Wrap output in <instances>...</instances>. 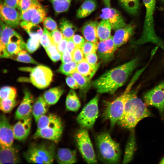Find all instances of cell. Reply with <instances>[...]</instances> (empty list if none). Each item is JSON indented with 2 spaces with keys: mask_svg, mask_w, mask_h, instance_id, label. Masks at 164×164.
Masks as SVG:
<instances>
[{
  "mask_svg": "<svg viewBox=\"0 0 164 164\" xmlns=\"http://www.w3.org/2000/svg\"><path fill=\"white\" fill-rule=\"evenodd\" d=\"M138 89L132 90L129 93L125 102L123 114H132L141 121L150 116L151 113L145 103L138 97Z\"/></svg>",
  "mask_w": 164,
  "mask_h": 164,
  "instance_id": "cell-9",
  "label": "cell"
},
{
  "mask_svg": "<svg viewBox=\"0 0 164 164\" xmlns=\"http://www.w3.org/2000/svg\"><path fill=\"white\" fill-rule=\"evenodd\" d=\"M24 93L23 99L15 112V117L17 120L32 113L34 97L27 89L24 90Z\"/></svg>",
  "mask_w": 164,
  "mask_h": 164,
  "instance_id": "cell-17",
  "label": "cell"
},
{
  "mask_svg": "<svg viewBox=\"0 0 164 164\" xmlns=\"http://www.w3.org/2000/svg\"><path fill=\"white\" fill-rule=\"evenodd\" d=\"M68 40L67 39L64 38L57 45L58 50L61 54L66 50Z\"/></svg>",
  "mask_w": 164,
  "mask_h": 164,
  "instance_id": "cell-56",
  "label": "cell"
},
{
  "mask_svg": "<svg viewBox=\"0 0 164 164\" xmlns=\"http://www.w3.org/2000/svg\"><path fill=\"white\" fill-rule=\"evenodd\" d=\"M161 1L163 5V8L164 9V0H161Z\"/></svg>",
  "mask_w": 164,
  "mask_h": 164,
  "instance_id": "cell-62",
  "label": "cell"
},
{
  "mask_svg": "<svg viewBox=\"0 0 164 164\" xmlns=\"http://www.w3.org/2000/svg\"><path fill=\"white\" fill-rule=\"evenodd\" d=\"M19 0H4V3L6 5L16 9L17 7Z\"/></svg>",
  "mask_w": 164,
  "mask_h": 164,
  "instance_id": "cell-58",
  "label": "cell"
},
{
  "mask_svg": "<svg viewBox=\"0 0 164 164\" xmlns=\"http://www.w3.org/2000/svg\"><path fill=\"white\" fill-rule=\"evenodd\" d=\"M98 23L97 21H89L83 25L81 32L86 41L98 43L97 28Z\"/></svg>",
  "mask_w": 164,
  "mask_h": 164,
  "instance_id": "cell-21",
  "label": "cell"
},
{
  "mask_svg": "<svg viewBox=\"0 0 164 164\" xmlns=\"http://www.w3.org/2000/svg\"><path fill=\"white\" fill-rule=\"evenodd\" d=\"M70 76L76 80L79 86V88L81 90L85 91L89 86L90 81L77 71Z\"/></svg>",
  "mask_w": 164,
  "mask_h": 164,
  "instance_id": "cell-41",
  "label": "cell"
},
{
  "mask_svg": "<svg viewBox=\"0 0 164 164\" xmlns=\"http://www.w3.org/2000/svg\"><path fill=\"white\" fill-rule=\"evenodd\" d=\"M40 43L44 49L47 48L52 43L49 32L44 27L43 33L40 39Z\"/></svg>",
  "mask_w": 164,
  "mask_h": 164,
  "instance_id": "cell-46",
  "label": "cell"
},
{
  "mask_svg": "<svg viewBox=\"0 0 164 164\" xmlns=\"http://www.w3.org/2000/svg\"><path fill=\"white\" fill-rule=\"evenodd\" d=\"M99 95H97L83 108L77 118V121L81 128L92 129L99 114Z\"/></svg>",
  "mask_w": 164,
  "mask_h": 164,
  "instance_id": "cell-7",
  "label": "cell"
},
{
  "mask_svg": "<svg viewBox=\"0 0 164 164\" xmlns=\"http://www.w3.org/2000/svg\"><path fill=\"white\" fill-rule=\"evenodd\" d=\"M0 43L6 46L11 38L18 33L11 27L1 21Z\"/></svg>",
  "mask_w": 164,
  "mask_h": 164,
  "instance_id": "cell-32",
  "label": "cell"
},
{
  "mask_svg": "<svg viewBox=\"0 0 164 164\" xmlns=\"http://www.w3.org/2000/svg\"><path fill=\"white\" fill-rule=\"evenodd\" d=\"M145 104L157 108L163 119L164 117V81L147 92L143 96Z\"/></svg>",
  "mask_w": 164,
  "mask_h": 164,
  "instance_id": "cell-10",
  "label": "cell"
},
{
  "mask_svg": "<svg viewBox=\"0 0 164 164\" xmlns=\"http://www.w3.org/2000/svg\"><path fill=\"white\" fill-rule=\"evenodd\" d=\"M72 38L76 47L82 49L85 41L84 38L77 34H74Z\"/></svg>",
  "mask_w": 164,
  "mask_h": 164,
  "instance_id": "cell-53",
  "label": "cell"
},
{
  "mask_svg": "<svg viewBox=\"0 0 164 164\" xmlns=\"http://www.w3.org/2000/svg\"><path fill=\"white\" fill-rule=\"evenodd\" d=\"M0 14L1 21L11 27H17L20 24V15L15 9L1 4Z\"/></svg>",
  "mask_w": 164,
  "mask_h": 164,
  "instance_id": "cell-16",
  "label": "cell"
},
{
  "mask_svg": "<svg viewBox=\"0 0 164 164\" xmlns=\"http://www.w3.org/2000/svg\"><path fill=\"white\" fill-rule=\"evenodd\" d=\"M100 17L102 19L107 21L112 29L115 30L127 25L120 12L116 9L111 7H106L103 9Z\"/></svg>",
  "mask_w": 164,
  "mask_h": 164,
  "instance_id": "cell-11",
  "label": "cell"
},
{
  "mask_svg": "<svg viewBox=\"0 0 164 164\" xmlns=\"http://www.w3.org/2000/svg\"><path fill=\"white\" fill-rule=\"evenodd\" d=\"M15 139L12 127L4 114L0 117V145L11 146Z\"/></svg>",
  "mask_w": 164,
  "mask_h": 164,
  "instance_id": "cell-14",
  "label": "cell"
},
{
  "mask_svg": "<svg viewBox=\"0 0 164 164\" xmlns=\"http://www.w3.org/2000/svg\"><path fill=\"white\" fill-rule=\"evenodd\" d=\"M55 153L53 143L43 142L31 144L23 155L29 163L49 164L53 163Z\"/></svg>",
  "mask_w": 164,
  "mask_h": 164,
  "instance_id": "cell-5",
  "label": "cell"
},
{
  "mask_svg": "<svg viewBox=\"0 0 164 164\" xmlns=\"http://www.w3.org/2000/svg\"><path fill=\"white\" fill-rule=\"evenodd\" d=\"M0 164H17L20 159L17 150L12 146L0 145Z\"/></svg>",
  "mask_w": 164,
  "mask_h": 164,
  "instance_id": "cell-19",
  "label": "cell"
},
{
  "mask_svg": "<svg viewBox=\"0 0 164 164\" xmlns=\"http://www.w3.org/2000/svg\"><path fill=\"white\" fill-rule=\"evenodd\" d=\"M49 105L42 96L35 101L33 106L32 114L36 123L41 117L47 113Z\"/></svg>",
  "mask_w": 164,
  "mask_h": 164,
  "instance_id": "cell-22",
  "label": "cell"
},
{
  "mask_svg": "<svg viewBox=\"0 0 164 164\" xmlns=\"http://www.w3.org/2000/svg\"><path fill=\"white\" fill-rule=\"evenodd\" d=\"M135 148L136 142L135 133L133 131L131 132L126 145L122 163H128L131 161L134 156Z\"/></svg>",
  "mask_w": 164,
  "mask_h": 164,
  "instance_id": "cell-26",
  "label": "cell"
},
{
  "mask_svg": "<svg viewBox=\"0 0 164 164\" xmlns=\"http://www.w3.org/2000/svg\"><path fill=\"white\" fill-rule=\"evenodd\" d=\"M59 27L64 38L68 39L71 38L77 30V28L73 24L65 19L60 21Z\"/></svg>",
  "mask_w": 164,
  "mask_h": 164,
  "instance_id": "cell-30",
  "label": "cell"
},
{
  "mask_svg": "<svg viewBox=\"0 0 164 164\" xmlns=\"http://www.w3.org/2000/svg\"><path fill=\"white\" fill-rule=\"evenodd\" d=\"M42 7L39 3L27 10L20 12V20L22 21L30 22L39 10Z\"/></svg>",
  "mask_w": 164,
  "mask_h": 164,
  "instance_id": "cell-35",
  "label": "cell"
},
{
  "mask_svg": "<svg viewBox=\"0 0 164 164\" xmlns=\"http://www.w3.org/2000/svg\"><path fill=\"white\" fill-rule=\"evenodd\" d=\"M17 91L14 87L5 86L2 87L0 91V100L15 99Z\"/></svg>",
  "mask_w": 164,
  "mask_h": 164,
  "instance_id": "cell-38",
  "label": "cell"
},
{
  "mask_svg": "<svg viewBox=\"0 0 164 164\" xmlns=\"http://www.w3.org/2000/svg\"><path fill=\"white\" fill-rule=\"evenodd\" d=\"M0 57L2 58H8L10 55L7 51L6 46L0 43Z\"/></svg>",
  "mask_w": 164,
  "mask_h": 164,
  "instance_id": "cell-57",
  "label": "cell"
},
{
  "mask_svg": "<svg viewBox=\"0 0 164 164\" xmlns=\"http://www.w3.org/2000/svg\"><path fill=\"white\" fill-rule=\"evenodd\" d=\"M104 4L106 7H111V0H102Z\"/></svg>",
  "mask_w": 164,
  "mask_h": 164,
  "instance_id": "cell-60",
  "label": "cell"
},
{
  "mask_svg": "<svg viewBox=\"0 0 164 164\" xmlns=\"http://www.w3.org/2000/svg\"><path fill=\"white\" fill-rule=\"evenodd\" d=\"M43 21L44 27L49 30L52 31L58 29L56 22L51 17H48L46 18Z\"/></svg>",
  "mask_w": 164,
  "mask_h": 164,
  "instance_id": "cell-50",
  "label": "cell"
},
{
  "mask_svg": "<svg viewBox=\"0 0 164 164\" xmlns=\"http://www.w3.org/2000/svg\"><path fill=\"white\" fill-rule=\"evenodd\" d=\"M96 156L104 164L118 163L121 157V150L118 143L111 138L108 131L97 135L95 138Z\"/></svg>",
  "mask_w": 164,
  "mask_h": 164,
  "instance_id": "cell-3",
  "label": "cell"
},
{
  "mask_svg": "<svg viewBox=\"0 0 164 164\" xmlns=\"http://www.w3.org/2000/svg\"><path fill=\"white\" fill-rule=\"evenodd\" d=\"M139 62V58H135L107 71L92 82L93 86L99 93L114 94L126 83Z\"/></svg>",
  "mask_w": 164,
  "mask_h": 164,
  "instance_id": "cell-1",
  "label": "cell"
},
{
  "mask_svg": "<svg viewBox=\"0 0 164 164\" xmlns=\"http://www.w3.org/2000/svg\"><path fill=\"white\" fill-rule=\"evenodd\" d=\"M76 48L72 38L68 39L66 50L72 53Z\"/></svg>",
  "mask_w": 164,
  "mask_h": 164,
  "instance_id": "cell-59",
  "label": "cell"
},
{
  "mask_svg": "<svg viewBox=\"0 0 164 164\" xmlns=\"http://www.w3.org/2000/svg\"><path fill=\"white\" fill-rule=\"evenodd\" d=\"M97 7L95 0H85L77 10L76 16L80 19L86 17L92 13Z\"/></svg>",
  "mask_w": 164,
  "mask_h": 164,
  "instance_id": "cell-27",
  "label": "cell"
},
{
  "mask_svg": "<svg viewBox=\"0 0 164 164\" xmlns=\"http://www.w3.org/2000/svg\"><path fill=\"white\" fill-rule=\"evenodd\" d=\"M19 69L30 73L29 80L38 88L43 89L47 87L52 81L53 72L46 66L39 65L34 67H21Z\"/></svg>",
  "mask_w": 164,
  "mask_h": 164,
  "instance_id": "cell-8",
  "label": "cell"
},
{
  "mask_svg": "<svg viewBox=\"0 0 164 164\" xmlns=\"http://www.w3.org/2000/svg\"><path fill=\"white\" fill-rule=\"evenodd\" d=\"M61 60L63 63H67L73 61L72 53L66 50L61 54Z\"/></svg>",
  "mask_w": 164,
  "mask_h": 164,
  "instance_id": "cell-55",
  "label": "cell"
},
{
  "mask_svg": "<svg viewBox=\"0 0 164 164\" xmlns=\"http://www.w3.org/2000/svg\"><path fill=\"white\" fill-rule=\"evenodd\" d=\"M57 162L59 164H70L77 162V151L66 148H60L56 155Z\"/></svg>",
  "mask_w": 164,
  "mask_h": 164,
  "instance_id": "cell-20",
  "label": "cell"
},
{
  "mask_svg": "<svg viewBox=\"0 0 164 164\" xmlns=\"http://www.w3.org/2000/svg\"><path fill=\"white\" fill-rule=\"evenodd\" d=\"M37 0V1H41L42 0Z\"/></svg>",
  "mask_w": 164,
  "mask_h": 164,
  "instance_id": "cell-63",
  "label": "cell"
},
{
  "mask_svg": "<svg viewBox=\"0 0 164 164\" xmlns=\"http://www.w3.org/2000/svg\"><path fill=\"white\" fill-rule=\"evenodd\" d=\"M72 0H51L53 9L56 13L66 11L69 9Z\"/></svg>",
  "mask_w": 164,
  "mask_h": 164,
  "instance_id": "cell-37",
  "label": "cell"
},
{
  "mask_svg": "<svg viewBox=\"0 0 164 164\" xmlns=\"http://www.w3.org/2000/svg\"><path fill=\"white\" fill-rule=\"evenodd\" d=\"M46 11L43 7L41 8L30 22L33 24H38L43 21L46 18Z\"/></svg>",
  "mask_w": 164,
  "mask_h": 164,
  "instance_id": "cell-48",
  "label": "cell"
},
{
  "mask_svg": "<svg viewBox=\"0 0 164 164\" xmlns=\"http://www.w3.org/2000/svg\"><path fill=\"white\" fill-rule=\"evenodd\" d=\"M75 139L79 152L85 161L88 164L98 163L87 129L81 127L78 129L75 133Z\"/></svg>",
  "mask_w": 164,
  "mask_h": 164,
  "instance_id": "cell-6",
  "label": "cell"
},
{
  "mask_svg": "<svg viewBox=\"0 0 164 164\" xmlns=\"http://www.w3.org/2000/svg\"><path fill=\"white\" fill-rule=\"evenodd\" d=\"M64 92V89L61 87H57L46 91L42 96L49 105H52L58 102Z\"/></svg>",
  "mask_w": 164,
  "mask_h": 164,
  "instance_id": "cell-25",
  "label": "cell"
},
{
  "mask_svg": "<svg viewBox=\"0 0 164 164\" xmlns=\"http://www.w3.org/2000/svg\"><path fill=\"white\" fill-rule=\"evenodd\" d=\"M49 34L52 43L57 45L64 38L60 31L58 29L49 32Z\"/></svg>",
  "mask_w": 164,
  "mask_h": 164,
  "instance_id": "cell-49",
  "label": "cell"
},
{
  "mask_svg": "<svg viewBox=\"0 0 164 164\" xmlns=\"http://www.w3.org/2000/svg\"><path fill=\"white\" fill-rule=\"evenodd\" d=\"M145 8V13L142 34L139 38L132 43L136 46L147 43L156 44L164 50V44L157 36L155 27L154 14L155 7V0H142Z\"/></svg>",
  "mask_w": 164,
  "mask_h": 164,
  "instance_id": "cell-4",
  "label": "cell"
},
{
  "mask_svg": "<svg viewBox=\"0 0 164 164\" xmlns=\"http://www.w3.org/2000/svg\"><path fill=\"white\" fill-rule=\"evenodd\" d=\"M66 81L67 85L71 89H77L79 88L77 81L71 76H67L66 78Z\"/></svg>",
  "mask_w": 164,
  "mask_h": 164,
  "instance_id": "cell-54",
  "label": "cell"
},
{
  "mask_svg": "<svg viewBox=\"0 0 164 164\" xmlns=\"http://www.w3.org/2000/svg\"><path fill=\"white\" fill-rule=\"evenodd\" d=\"M117 49L114 43L113 36H111L108 39L98 43V56L102 61L108 62L113 58L114 53Z\"/></svg>",
  "mask_w": 164,
  "mask_h": 164,
  "instance_id": "cell-15",
  "label": "cell"
},
{
  "mask_svg": "<svg viewBox=\"0 0 164 164\" xmlns=\"http://www.w3.org/2000/svg\"><path fill=\"white\" fill-rule=\"evenodd\" d=\"M73 60L77 63L85 58V56L82 49L76 48L72 53Z\"/></svg>",
  "mask_w": 164,
  "mask_h": 164,
  "instance_id": "cell-51",
  "label": "cell"
},
{
  "mask_svg": "<svg viewBox=\"0 0 164 164\" xmlns=\"http://www.w3.org/2000/svg\"><path fill=\"white\" fill-rule=\"evenodd\" d=\"M32 114L31 113L19 119L13 126L15 139L22 141L27 138L31 130Z\"/></svg>",
  "mask_w": 164,
  "mask_h": 164,
  "instance_id": "cell-12",
  "label": "cell"
},
{
  "mask_svg": "<svg viewBox=\"0 0 164 164\" xmlns=\"http://www.w3.org/2000/svg\"><path fill=\"white\" fill-rule=\"evenodd\" d=\"M21 27L28 33L30 38L40 40L43 31L40 26L30 22L22 21L20 23Z\"/></svg>",
  "mask_w": 164,
  "mask_h": 164,
  "instance_id": "cell-29",
  "label": "cell"
},
{
  "mask_svg": "<svg viewBox=\"0 0 164 164\" xmlns=\"http://www.w3.org/2000/svg\"><path fill=\"white\" fill-rule=\"evenodd\" d=\"M6 48L11 56L18 53L26 48V44L23 41L20 42H11L7 45Z\"/></svg>",
  "mask_w": 164,
  "mask_h": 164,
  "instance_id": "cell-39",
  "label": "cell"
},
{
  "mask_svg": "<svg viewBox=\"0 0 164 164\" xmlns=\"http://www.w3.org/2000/svg\"><path fill=\"white\" fill-rule=\"evenodd\" d=\"M62 123L61 118L57 115L52 113L46 114L41 117L37 122L36 130Z\"/></svg>",
  "mask_w": 164,
  "mask_h": 164,
  "instance_id": "cell-23",
  "label": "cell"
},
{
  "mask_svg": "<svg viewBox=\"0 0 164 164\" xmlns=\"http://www.w3.org/2000/svg\"><path fill=\"white\" fill-rule=\"evenodd\" d=\"M135 29V25L131 23L115 30L114 34L113 36V39L117 49L125 44L130 39L133 35Z\"/></svg>",
  "mask_w": 164,
  "mask_h": 164,
  "instance_id": "cell-18",
  "label": "cell"
},
{
  "mask_svg": "<svg viewBox=\"0 0 164 164\" xmlns=\"http://www.w3.org/2000/svg\"><path fill=\"white\" fill-rule=\"evenodd\" d=\"M63 129V123L36 130L34 138H41L57 142L60 140Z\"/></svg>",
  "mask_w": 164,
  "mask_h": 164,
  "instance_id": "cell-13",
  "label": "cell"
},
{
  "mask_svg": "<svg viewBox=\"0 0 164 164\" xmlns=\"http://www.w3.org/2000/svg\"><path fill=\"white\" fill-rule=\"evenodd\" d=\"M45 49L49 57L53 61L57 62L61 59V54L58 51L56 45L52 43Z\"/></svg>",
  "mask_w": 164,
  "mask_h": 164,
  "instance_id": "cell-42",
  "label": "cell"
},
{
  "mask_svg": "<svg viewBox=\"0 0 164 164\" xmlns=\"http://www.w3.org/2000/svg\"><path fill=\"white\" fill-rule=\"evenodd\" d=\"M40 40L30 38L26 44V48L27 51L30 53L35 52L39 45Z\"/></svg>",
  "mask_w": 164,
  "mask_h": 164,
  "instance_id": "cell-47",
  "label": "cell"
},
{
  "mask_svg": "<svg viewBox=\"0 0 164 164\" xmlns=\"http://www.w3.org/2000/svg\"><path fill=\"white\" fill-rule=\"evenodd\" d=\"M17 102L15 99L0 100V109L4 113L10 112L16 105Z\"/></svg>",
  "mask_w": 164,
  "mask_h": 164,
  "instance_id": "cell-43",
  "label": "cell"
},
{
  "mask_svg": "<svg viewBox=\"0 0 164 164\" xmlns=\"http://www.w3.org/2000/svg\"><path fill=\"white\" fill-rule=\"evenodd\" d=\"M10 58L20 62L38 64L26 51L23 50L18 54L11 56Z\"/></svg>",
  "mask_w": 164,
  "mask_h": 164,
  "instance_id": "cell-40",
  "label": "cell"
},
{
  "mask_svg": "<svg viewBox=\"0 0 164 164\" xmlns=\"http://www.w3.org/2000/svg\"><path fill=\"white\" fill-rule=\"evenodd\" d=\"M112 28L109 22L106 20L102 19L98 24L97 32L100 41L106 40L111 36Z\"/></svg>",
  "mask_w": 164,
  "mask_h": 164,
  "instance_id": "cell-31",
  "label": "cell"
},
{
  "mask_svg": "<svg viewBox=\"0 0 164 164\" xmlns=\"http://www.w3.org/2000/svg\"><path fill=\"white\" fill-rule=\"evenodd\" d=\"M65 105L66 109L71 111L76 112L81 107V103L76 93L73 89H70L66 98Z\"/></svg>",
  "mask_w": 164,
  "mask_h": 164,
  "instance_id": "cell-28",
  "label": "cell"
},
{
  "mask_svg": "<svg viewBox=\"0 0 164 164\" xmlns=\"http://www.w3.org/2000/svg\"><path fill=\"white\" fill-rule=\"evenodd\" d=\"M39 3V1L36 0H19L17 8L21 12Z\"/></svg>",
  "mask_w": 164,
  "mask_h": 164,
  "instance_id": "cell-44",
  "label": "cell"
},
{
  "mask_svg": "<svg viewBox=\"0 0 164 164\" xmlns=\"http://www.w3.org/2000/svg\"><path fill=\"white\" fill-rule=\"evenodd\" d=\"M98 58L96 53H91L85 56L86 60L90 64L95 67L100 65V63H97Z\"/></svg>",
  "mask_w": 164,
  "mask_h": 164,
  "instance_id": "cell-52",
  "label": "cell"
},
{
  "mask_svg": "<svg viewBox=\"0 0 164 164\" xmlns=\"http://www.w3.org/2000/svg\"><path fill=\"white\" fill-rule=\"evenodd\" d=\"M160 162V163L164 164V157L162 159Z\"/></svg>",
  "mask_w": 164,
  "mask_h": 164,
  "instance_id": "cell-61",
  "label": "cell"
},
{
  "mask_svg": "<svg viewBox=\"0 0 164 164\" xmlns=\"http://www.w3.org/2000/svg\"><path fill=\"white\" fill-rule=\"evenodd\" d=\"M140 0H118L120 5L128 13L135 15L138 12Z\"/></svg>",
  "mask_w": 164,
  "mask_h": 164,
  "instance_id": "cell-33",
  "label": "cell"
},
{
  "mask_svg": "<svg viewBox=\"0 0 164 164\" xmlns=\"http://www.w3.org/2000/svg\"><path fill=\"white\" fill-rule=\"evenodd\" d=\"M140 121L134 114L128 113L124 114L117 123L123 128L128 129H132Z\"/></svg>",
  "mask_w": 164,
  "mask_h": 164,
  "instance_id": "cell-34",
  "label": "cell"
},
{
  "mask_svg": "<svg viewBox=\"0 0 164 164\" xmlns=\"http://www.w3.org/2000/svg\"><path fill=\"white\" fill-rule=\"evenodd\" d=\"M146 69V67H144L136 71L121 95L111 101L104 102L102 117L104 120L109 121L111 128H114L116 123L123 115L128 95L133 86Z\"/></svg>",
  "mask_w": 164,
  "mask_h": 164,
  "instance_id": "cell-2",
  "label": "cell"
},
{
  "mask_svg": "<svg viewBox=\"0 0 164 164\" xmlns=\"http://www.w3.org/2000/svg\"><path fill=\"white\" fill-rule=\"evenodd\" d=\"M97 43L85 41L82 48L84 56L91 53H96L97 50Z\"/></svg>",
  "mask_w": 164,
  "mask_h": 164,
  "instance_id": "cell-45",
  "label": "cell"
},
{
  "mask_svg": "<svg viewBox=\"0 0 164 164\" xmlns=\"http://www.w3.org/2000/svg\"><path fill=\"white\" fill-rule=\"evenodd\" d=\"M77 64L73 60L67 63H62L57 71L67 76H70L77 71Z\"/></svg>",
  "mask_w": 164,
  "mask_h": 164,
  "instance_id": "cell-36",
  "label": "cell"
},
{
  "mask_svg": "<svg viewBox=\"0 0 164 164\" xmlns=\"http://www.w3.org/2000/svg\"><path fill=\"white\" fill-rule=\"evenodd\" d=\"M100 65L93 67L84 59L77 63V71L90 81L98 69Z\"/></svg>",
  "mask_w": 164,
  "mask_h": 164,
  "instance_id": "cell-24",
  "label": "cell"
}]
</instances>
